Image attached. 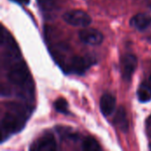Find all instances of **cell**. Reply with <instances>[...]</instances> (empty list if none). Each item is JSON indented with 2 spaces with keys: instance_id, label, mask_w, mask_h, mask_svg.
Returning a JSON list of instances; mask_svg holds the SVG:
<instances>
[{
  "instance_id": "8fae6325",
  "label": "cell",
  "mask_w": 151,
  "mask_h": 151,
  "mask_svg": "<svg viewBox=\"0 0 151 151\" xmlns=\"http://www.w3.org/2000/svg\"><path fill=\"white\" fill-rule=\"evenodd\" d=\"M58 134L60 138L67 142H77L80 139V134L74 129L68 127H57Z\"/></svg>"
},
{
  "instance_id": "7c38bea8",
  "label": "cell",
  "mask_w": 151,
  "mask_h": 151,
  "mask_svg": "<svg viewBox=\"0 0 151 151\" xmlns=\"http://www.w3.org/2000/svg\"><path fill=\"white\" fill-rule=\"evenodd\" d=\"M137 97L141 103H147L151 100V87L150 84L142 83L137 90Z\"/></svg>"
},
{
  "instance_id": "7a4b0ae2",
  "label": "cell",
  "mask_w": 151,
  "mask_h": 151,
  "mask_svg": "<svg viewBox=\"0 0 151 151\" xmlns=\"http://www.w3.org/2000/svg\"><path fill=\"white\" fill-rule=\"evenodd\" d=\"M31 108L27 104L10 102L5 104L1 119V142L3 143L12 134L19 133L25 127Z\"/></svg>"
},
{
  "instance_id": "4fadbf2b",
  "label": "cell",
  "mask_w": 151,
  "mask_h": 151,
  "mask_svg": "<svg viewBox=\"0 0 151 151\" xmlns=\"http://www.w3.org/2000/svg\"><path fill=\"white\" fill-rule=\"evenodd\" d=\"M81 150H101V146L95 138L88 136L82 140Z\"/></svg>"
},
{
  "instance_id": "ffe728a7",
  "label": "cell",
  "mask_w": 151,
  "mask_h": 151,
  "mask_svg": "<svg viewBox=\"0 0 151 151\" xmlns=\"http://www.w3.org/2000/svg\"><path fill=\"white\" fill-rule=\"evenodd\" d=\"M150 150H151V143H150Z\"/></svg>"
},
{
  "instance_id": "52a82bcc",
  "label": "cell",
  "mask_w": 151,
  "mask_h": 151,
  "mask_svg": "<svg viewBox=\"0 0 151 151\" xmlns=\"http://www.w3.org/2000/svg\"><path fill=\"white\" fill-rule=\"evenodd\" d=\"M80 40L88 45H100L104 41V35L96 28H84L79 32Z\"/></svg>"
},
{
  "instance_id": "30bf717a",
  "label": "cell",
  "mask_w": 151,
  "mask_h": 151,
  "mask_svg": "<svg viewBox=\"0 0 151 151\" xmlns=\"http://www.w3.org/2000/svg\"><path fill=\"white\" fill-rule=\"evenodd\" d=\"M114 124L115 126L120 129L123 133H127L129 130V122L127 119V114L123 106L119 107L114 117Z\"/></svg>"
},
{
  "instance_id": "6da1fadb",
  "label": "cell",
  "mask_w": 151,
  "mask_h": 151,
  "mask_svg": "<svg viewBox=\"0 0 151 151\" xmlns=\"http://www.w3.org/2000/svg\"><path fill=\"white\" fill-rule=\"evenodd\" d=\"M1 47V65L2 69L5 70L9 84L15 88L19 97L32 102L35 98V84L29 69L22 59L15 40L4 27H2Z\"/></svg>"
},
{
  "instance_id": "d6986e66",
  "label": "cell",
  "mask_w": 151,
  "mask_h": 151,
  "mask_svg": "<svg viewBox=\"0 0 151 151\" xmlns=\"http://www.w3.org/2000/svg\"><path fill=\"white\" fill-rule=\"evenodd\" d=\"M149 5H150V7L151 8V0H150V3H149Z\"/></svg>"
},
{
  "instance_id": "2e32d148",
  "label": "cell",
  "mask_w": 151,
  "mask_h": 151,
  "mask_svg": "<svg viewBox=\"0 0 151 151\" xmlns=\"http://www.w3.org/2000/svg\"><path fill=\"white\" fill-rule=\"evenodd\" d=\"M145 127H146V132H147V134L151 138V115L146 120V124H145Z\"/></svg>"
},
{
  "instance_id": "9c48e42d",
  "label": "cell",
  "mask_w": 151,
  "mask_h": 151,
  "mask_svg": "<svg viewBox=\"0 0 151 151\" xmlns=\"http://www.w3.org/2000/svg\"><path fill=\"white\" fill-rule=\"evenodd\" d=\"M116 109V97L110 94L106 93L102 96L100 99V110L101 112L105 117L111 116Z\"/></svg>"
},
{
  "instance_id": "5b68a950",
  "label": "cell",
  "mask_w": 151,
  "mask_h": 151,
  "mask_svg": "<svg viewBox=\"0 0 151 151\" xmlns=\"http://www.w3.org/2000/svg\"><path fill=\"white\" fill-rule=\"evenodd\" d=\"M57 150V142L51 132H45L29 147V150L32 151H52Z\"/></svg>"
},
{
  "instance_id": "5bb4252c",
  "label": "cell",
  "mask_w": 151,
  "mask_h": 151,
  "mask_svg": "<svg viewBox=\"0 0 151 151\" xmlns=\"http://www.w3.org/2000/svg\"><path fill=\"white\" fill-rule=\"evenodd\" d=\"M53 106H54V109L56 110V111H58L61 114H65V115L70 114V111L68 109V103L64 97L58 98L54 102Z\"/></svg>"
},
{
  "instance_id": "277c9868",
  "label": "cell",
  "mask_w": 151,
  "mask_h": 151,
  "mask_svg": "<svg viewBox=\"0 0 151 151\" xmlns=\"http://www.w3.org/2000/svg\"><path fill=\"white\" fill-rule=\"evenodd\" d=\"M63 19L69 25L86 27L92 22L91 17L82 10H71L63 15Z\"/></svg>"
},
{
  "instance_id": "8992f818",
  "label": "cell",
  "mask_w": 151,
  "mask_h": 151,
  "mask_svg": "<svg viewBox=\"0 0 151 151\" xmlns=\"http://www.w3.org/2000/svg\"><path fill=\"white\" fill-rule=\"evenodd\" d=\"M120 64L122 78L126 81H130L138 65V59L136 56L134 54H127L121 58Z\"/></svg>"
},
{
  "instance_id": "3957f363",
  "label": "cell",
  "mask_w": 151,
  "mask_h": 151,
  "mask_svg": "<svg viewBox=\"0 0 151 151\" xmlns=\"http://www.w3.org/2000/svg\"><path fill=\"white\" fill-rule=\"evenodd\" d=\"M95 63V58L92 56L73 55L69 59L64 72L65 73L81 75L85 73Z\"/></svg>"
},
{
  "instance_id": "ac0fdd59",
  "label": "cell",
  "mask_w": 151,
  "mask_h": 151,
  "mask_svg": "<svg viewBox=\"0 0 151 151\" xmlns=\"http://www.w3.org/2000/svg\"><path fill=\"white\" fill-rule=\"evenodd\" d=\"M150 86L151 87V75H150Z\"/></svg>"
},
{
  "instance_id": "9a60e30c",
  "label": "cell",
  "mask_w": 151,
  "mask_h": 151,
  "mask_svg": "<svg viewBox=\"0 0 151 151\" xmlns=\"http://www.w3.org/2000/svg\"><path fill=\"white\" fill-rule=\"evenodd\" d=\"M38 5L43 12L52 11L57 4V0H37Z\"/></svg>"
},
{
  "instance_id": "e0dca14e",
  "label": "cell",
  "mask_w": 151,
  "mask_h": 151,
  "mask_svg": "<svg viewBox=\"0 0 151 151\" xmlns=\"http://www.w3.org/2000/svg\"><path fill=\"white\" fill-rule=\"evenodd\" d=\"M12 1H14L18 4H29V1L30 0H12Z\"/></svg>"
},
{
  "instance_id": "ba28073f",
  "label": "cell",
  "mask_w": 151,
  "mask_h": 151,
  "mask_svg": "<svg viewBox=\"0 0 151 151\" xmlns=\"http://www.w3.org/2000/svg\"><path fill=\"white\" fill-rule=\"evenodd\" d=\"M130 26L139 31H144L151 26V16L146 12L137 13L130 19Z\"/></svg>"
}]
</instances>
